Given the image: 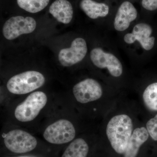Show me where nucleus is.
Returning <instances> with one entry per match:
<instances>
[{
    "label": "nucleus",
    "mask_w": 157,
    "mask_h": 157,
    "mask_svg": "<svg viewBox=\"0 0 157 157\" xmlns=\"http://www.w3.org/2000/svg\"><path fill=\"white\" fill-rule=\"evenodd\" d=\"M75 136L76 130L73 124L65 119L59 120L48 126L43 134L46 141L56 144L70 142Z\"/></svg>",
    "instance_id": "39448f33"
},
{
    "label": "nucleus",
    "mask_w": 157,
    "mask_h": 157,
    "mask_svg": "<svg viewBox=\"0 0 157 157\" xmlns=\"http://www.w3.org/2000/svg\"><path fill=\"white\" fill-rule=\"evenodd\" d=\"M89 151L87 142L83 138H78L70 144L62 157H87Z\"/></svg>",
    "instance_id": "4468645a"
},
{
    "label": "nucleus",
    "mask_w": 157,
    "mask_h": 157,
    "mask_svg": "<svg viewBox=\"0 0 157 157\" xmlns=\"http://www.w3.org/2000/svg\"><path fill=\"white\" fill-rule=\"evenodd\" d=\"M145 127L152 142L155 153L157 155V113L147 121Z\"/></svg>",
    "instance_id": "f3484780"
},
{
    "label": "nucleus",
    "mask_w": 157,
    "mask_h": 157,
    "mask_svg": "<svg viewBox=\"0 0 157 157\" xmlns=\"http://www.w3.org/2000/svg\"><path fill=\"white\" fill-rule=\"evenodd\" d=\"M137 17L138 12L135 6L130 2L125 1L117 9L113 21V28L118 33H125L135 24Z\"/></svg>",
    "instance_id": "9b49d317"
},
{
    "label": "nucleus",
    "mask_w": 157,
    "mask_h": 157,
    "mask_svg": "<svg viewBox=\"0 0 157 157\" xmlns=\"http://www.w3.org/2000/svg\"><path fill=\"white\" fill-rule=\"evenodd\" d=\"M142 99L149 110L157 112V78L152 80L146 86L142 94Z\"/></svg>",
    "instance_id": "2eb2a0df"
},
{
    "label": "nucleus",
    "mask_w": 157,
    "mask_h": 157,
    "mask_svg": "<svg viewBox=\"0 0 157 157\" xmlns=\"http://www.w3.org/2000/svg\"></svg>",
    "instance_id": "aec40b11"
},
{
    "label": "nucleus",
    "mask_w": 157,
    "mask_h": 157,
    "mask_svg": "<svg viewBox=\"0 0 157 157\" xmlns=\"http://www.w3.org/2000/svg\"><path fill=\"white\" fill-rule=\"evenodd\" d=\"M79 6L85 14L91 19L107 17L109 12V8L107 4L97 2L93 0H82Z\"/></svg>",
    "instance_id": "ddd939ff"
},
{
    "label": "nucleus",
    "mask_w": 157,
    "mask_h": 157,
    "mask_svg": "<svg viewBox=\"0 0 157 157\" xmlns=\"http://www.w3.org/2000/svg\"><path fill=\"white\" fill-rule=\"evenodd\" d=\"M152 157H157V155H155V156H152Z\"/></svg>",
    "instance_id": "6ab92c4d"
},
{
    "label": "nucleus",
    "mask_w": 157,
    "mask_h": 157,
    "mask_svg": "<svg viewBox=\"0 0 157 157\" xmlns=\"http://www.w3.org/2000/svg\"><path fill=\"white\" fill-rule=\"evenodd\" d=\"M73 95L76 101L85 104L101 99L104 90L100 82L92 78H87L79 82L73 88Z\"/></svg>",
    "instance_id": "0eeeda50"
},
{
    "label": "nucleus",
    "mask_w": 157,
    "mask_h": 157,
    "mask_svg": "<svg viewBox=\"0 0 157 157\" xmlns=\"http://www.w3.org/2000/svg\"><path fill=\"white\" fill-rule=\"evenodd\" d=\"M150 139L146 127L134 129L126 149L122 157H149L146 155Z\"/></svg>",
    "instance_id": "9d476101"
},
{
    "label": "nucleus",
    "mask_w": 157,
    "mask_h": 157,
    "mask_svg": "<svg viewBox=\"0 0 157 157\" xmlns=\"http://www.w3.org/2000/svg\"><path fill=\"white\" fill-rule=\"evenodd\" d=\"M47 102V96L43 92L32 93L16 107L14 112L15 117L17 120L22 122L33 120Z\"/></svg>",
    "instance_id": "20e7f679"
},
{
    "label": "nucleus",
    "mask_w": 157,
    "mask_h": 157,
    "mask_svg": "<svg viewBox=\"0 0 157 157\" xmlns=\"http://www.w3.org/2000/svg\"><path fill=\"white\" fill-rule=\"evenodd\" d=\"M36 27V22L33 17L14 16L9 18L3 26L2 33L8 40H13L23 34L33 33Z\"/></svg>",
    "instance_id": "6e6552de"
},
{
    "label": "nucleus",
    "mask_w": 157,
    "mask_h": 157,
    "mask_svg": "<svg viewBox=\"0 0 157 157\" xmlns=\"http://www.w3.org/2000/svg\"><path fill=\"white\" fill-rule=\"evenodd\" d=\"M90 59L96 67L107 70L113 78H120L124 74L122 62L117 54L109 48L97 47L90 52Z\"/></svg>",
    "instance_id": "f03ea898"
},
{
    "label": "nucleus",
    "mask_w": 157,
    "mask_h": 157,
    "mask_svg": "<svg viewBox=\"0 0 157 157\" xmlns=\"http://www.w3.org/2000/svg\"><path fill=\"white\" fill-rule=\"evenodd\" d=\"M50 0H17L20 8L32 13L42 11L48 5Z\"/></svg>",
    "instance_id": "dca6fc26"
},
{
    "label": "nucleus",
    "mask_w": 157,
    "mask_h": 157,
    "mask_svg": "<svg viewBox=\"0 0 157 157\" xmlns=\"http://www.w3.org/2000/svg\"><path fill=\"white\" fill-rule=\"evenodd\" d=\"M141 5L144 9L150 12L157 11V0H142Z\"/></svg>",
    "instance_id": "a211bd4d"
},
{
    "label": "nucleus",
    "mask_w": 157,
    "mask_h": 157,
    "mask_svg": "<svg viewBox=\"0 0 157 157\" xmlns=\"http://www.w3.org/2000/svg\"><path fill=\"white\" fill-rule=\"evenodd\" d=\"M4 143L10 151L22 154L33 150L37 146V141L29 133L15 129L8 132L4 138Z\"/></svg>",
    "instance_id": "423d86ee"
},
{
    "label": "nucleus",
    "mask_w": 157,
    "mask_h": 157,
    "mask_svg": "<svg viewBox=\"0 0 157 157\" xmlns=\"http://www.w3.org/2000/svg\"><path fill=\"white\" fill-rule=\"evenodd\" d=\"M45 78L42 73L36 71H28L13 76L9 79L7 87L10 93L25 94L41 87Z\"/></svg>",
    "instance_id": "7ed1b4c3"
},
{
    "label": "nucleus",
    "mask_w": 157,
    "mask_h": 157,
    "mask_svg": "<svg viewBox=\"0 0 157 157\" xmlns=\"http://www.w3.org/2000/svg\"><path fill=\"white\" fill-rule=\"evenodd\" d=\"M88 47L86 41L81 37L73 40L71 46L60 51L58 59L63 67H71L81 62L86 56Z\"/></svg>",
    "instance_id": "1a4fd4ad"
},
{
    "label": "nucleus",
    "mask_w": 157,
    "mask_h": 157,
    "mask_svg": "<svg viewBox=\"0 0 157 157\" xmlns=\"http://www.w3.org/2000/svg\"><path fill=\"white\" fill-rule=\"evenodd\" d=\"M122 41L127 48L140 51L144 58H150L157 51V24L140 21L123 33Z\"/></svg>",
    "instance_id": "f257e3e1"
},
{
    "label": "nucleus",
    "mask_w": 157,
    "mask_h": 157,
    "mask_svg": "<svg viewBox=\"0 0 157 157\" xmlns=\"http://www.w3.org/2000/svg\"><path fill=\"white\" fill-rule=\"evenodd\" d=\"M49 11L59 22L64 24L70 23L73 18V7L67 0L55 1L49 7Z\"/></svg>",
    "instance_id": "f8f14e48"
}]
</instances>
